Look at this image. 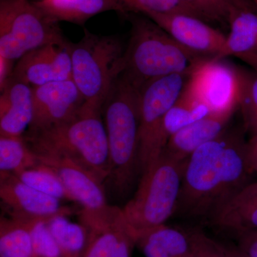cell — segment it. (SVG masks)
<instances>
[{
  "instance_id": "obj_26",
  "label": "cell",
  "mask_w": 257,
  "mask_h": 257,
  "mask_svg": "<svg viewBox=\"0 0 257 257\" xmlns=\"http://www.w3.org/2000/svg\"><path fill=\"white\" fill-rule=\"evenodd\" d=\"M124 10L125 16L153 13H178L192 15L206 21L202 13L189 0H115Z\"/></svg>"
},
{
  "instance_id": "obj_23",
  "label": "cell",
  "mask_w": 257,
  "mask_h": 257,
  "mask_svg": "<svg viewBox=\"0 0 257 257\" xmlns=\"http://www.w3.org/2000/svg\"><path fill=\"white\" fill-rule=\"evenodd\" d=\"M211 113L204 103L183 89L177 100L166 114L163 137L167 143L172 135Z\"/></svg>"
},
{
  "instance_id": "obj_5",
  "label": "cell",
  "mask_w": 257,
  "mask_h": 257,
  "mask_svg": "<svg viewBox=\"0 0 257 257\" xmlns=\"http://www.w3.org/2000/svg\"><path fill=\"white\" fill-rule=\"evenodd\" d=\"M187 160H174L162 152L142 174L135 195L121 208L136 240L175 214Z\"/></svg>"
},
{
  "instance_id": "obj_36",
  "label": "cell",
  "mask_w": 257,
  "mask_h": 257,
  "mask_svg": "<svg viewBox=\"0 0 257 257\" xmlns=\"http://www.w3.org/2000/svg\"><path fill=\"white\" fill-rule=\"evenodd\" d=\"M249 1L251 2V3H252L257 8V0H249Z\"/></svg>"
},
{
  "instance_id": "obj_30",
  "label": "cell",
  "mask_w": 257,
  "mask_h": 257,
  "mask_svg": "<svg viewBox=\"0 0 257 257\" xmlns=\"http://www.w3.org/2000/svg\"><path fill=\"white\" fill-rule=\"evenodd\" d=\"M46 221H40L31 230L34 257H62L60 248Z\"/></svg>"
},
{
  "instance_id": "obj_17",
  "label": "cell",
  "mask_w": 257,
  "mask_h": 257,
  "mask_svg": "<svg viewBox=\"0 0 257 257\" xmlns=\"http://www.w3.org/2000/svg\"><path fill=\"white\" fill-rule=\"evenodd\" d=\"M235 110L211 112L172 135L163 152L178 161H185L197 149L219 137L227 128Z\"/></svg>"
},
{
  "instance_id": "obj_35",
  "label": "cell",
  "mask_w": 257,
  "mask_h": 257,
  "mask_svg": "<svg viewBox=\"0 0 257 257\" xmlns=\"http://www.w3.org/2000/svg\"><path fill=\"white\" fill-rule=\"evenodd\" d=\"M250 157H251V164L253 172H256L257 173V156L251 155V152H250Z\"/></svg>"
},
{
  "instance_id": "obj_13",
  "label": "cell",
  "mask_w": 257,
  "mask_h": 257,
  "mask_svg": "<svg viewBox=\"0 0 257 257\" xmlns=\"http://www.w3.org/2000/svg\"><path fill=\"white\" fill-rule=\"evenodd\" d=\"M33 119L29 131L55 126L72 118L84 104L72 79L33 87Z\"/></svg>"
},
{
  "instance_id": "obj_15",
  "label": "cell",
  "mask_w": 257,
  "mask_h": 257,
  "mask_svg": "<svg viewBox=\"0 0 257 257\" xmlns=\"http://www.w3.org/2000/svg\"><path fill=\"white\" fill-rule=\"evenodd\" d=\"M35 155L37 167L55 175L83 209L97 210L108 205L103 184L82 166L57 155Z\"/></svg>"
},
{
  "instance_id": "obj_9",
  "label": "cell",
  "mask_w": 257,
  "mask_h": 257,
  "mask_svg": "<svg viewBox=\"0 0 257 257\" xmlns=\"http://www.w3.org/2000/svg\"><path fill=\"white\" fill-rule=\"evenodd\" d=\"M79 218L87 231L81 257H131L136 239L121 208L108 204L97 210L82 209Z\"/></svg>"
},
{
  "instance_id": "obj_37",
  "label": "cell",
  "mask_w": 257,
  "mask_h": 257,
  "mask_svg": "<svg viewBox=\"0 0 257 257\" xmlns=\"http://www.w3.org/2000/svg\"></svg>"
},
{
  "instance_id": "obj_16",
  "label": "cell",
  "mask_w": 257,
  "mask_h": 257,
  "mask_svg": "<svg viewBox=\"0 0 257 257\" xmlns=\"http://www.w3.org/2000/svg\"><path fill=\"white\" fill-rule=\"evenodd\" d=\"M33 114V87L10 77L1 89L0 136L23 137Z\"/></svg>"
},
{
  "instance_id": "obj_32",
  "label": "cell",
  "mask_w": 257,
  "mask_h": 257,
  "mask_svg": "<svg viewBox=\"0 0 257 257\" xmlns=\"http://www.w3.org/2000/svg\"><path fill=\"white\" fill-rule=\"evenodd\" d=\"M237 235L236 246L248 257H257V231H246Z\"/></svg>"
},
{
  "instance_id": "obj_22",
  "label": "cell",
  "mask_w": 257,
  "mask_h": 257,
  "mask_svg": "<svg viewBox=\"0 0 257 257\" xmlns=\"http://www.w3.org/2000/svg\"><path fill=\"white\" fill-rule=\"evenodd\" d=\"M37 222L2 216L0 256L34 257L31 230Z\"/></svg>"
},
{
  "instance_id": "obj_10",
  "label": "cell",
  "mask_w": 257,
  "mask_h": 257,
  "mask_svg": "<svg viewBox=\"0 0 257 257\" xmlns=\"http://www.w3.org/2000/svg\"><path fill=\"white\" fill-rule=\"evenodd\" d=\"M239 72L223 60L209 59L192 72L184 86L211 112L236 110L240 94Z\"/></svg>"
},
{
  "instance_id": "obj_11",
  "label": "cell",
  "mask_w": 257,
  "mask_h": 257,
  "mask_svg": "<svg viewBox=\"0 0 257 257\" xmlns=\"http://www.w3.org/2000/svg\"><path fill=\"white\" fill-rule=\"evenodd\" d=\"M0 198L10 217L29 221H46L72 212L60 199L32 188L13 173L0 172Z\"/></svg>"
},
{
  "instance_id": "obj_21",
  "label": "cell",
  "mask_w": 257,
  "mask_h": 257,
  "mask_svg": "<svg viewBox=\"0 0 257 257\" xmlns=\"http://www.w3.org/2000/svg\"><path fill=\"white\" fill-rule=\"evenodd\" d=\"M145 257H194L187 233L163 224L139 236Z\"/></svg>"
},
{
  "instance_id": "obj_18",
  "label": "cell",
  "mask_w": 257,
  "mask_h": 257,
  "mask_svg": "<svg viewBox=\"0 0 257 257\" xmlns=\"http://www.w3.org/2000/svg\"><path fill=\"white\" fill-rule=\"evenodd\" d=\"M218 229L236 234L257 231V182H248L210 219Z\"/></svg>"
},
{
  "instance_id": "obj_27",
  "label": "cell",
  "mask_w": 257,
  "mask_h": 257,
  "mask_svg": "<svg viewBox=\"0 0 257 257\" xmlns=\"http://www.w3.org/2000/svg\"><path fill=\"white\" fill-rule=\"evenodd\" d=\"M240 94L238 107L242 114L245 133L249 141H257V70L239 72Z\"/></svg>"
},
{
  "instance_id": "obj_19",
  "label": "cell",
  "mask_w": 257,
  "mask_h": 257,
  "mask_svg": "<svg viewBox=\"0 0 257 257\" xmlns=\"http://www.w3.org/2000/svg\"><path fill=\"white\" fill-rule=\"evenodd\" d=\"M228 24L229 35L215 60L234 56L257 70V10H238L230 17Z\"/></svg>"
},
{
  "instance_id": "obj_29",
  "label": "cell",
  "mask_w": 257,
  "mask_h": 257,
  "mask_svg": "<svg viewBox=\"0 0 257 257\" xmlns=\"http://www.w3.org/2000/svg\"><path fill=\"white\" fill-rule=\"evenodd\" d=\"M206 20L228 23L230 17L238 10H257L249 0H189Z\"/></svg>"
},
{
  "instance_id": "obj_14",
  "label": "cell",
  "mask_w": 257,
  "mask_h": 257,
  "mask_svg": "<svg viewBox=\"0 0 257 257\" xmlns=\"http://www.w3.org/2000/svg\"><path fill=\"white\" fill-rule=\"evenodd\" d=\"M146 17L184 47L209 58L216 59L224 46L226 35L197 17L178 13H153Z\"/></svg>"
},
{
  "instance_id": "obj_34",
  "label": "cell",
  "mask_w": 257,
  "mask_h": 257,
  "mask_svg": "<svg viewBox=\"0 0 257 257\" xmlns=\"http://www.w3.org/2000/svg\"><path fill=\"white\" fill-rule=\"evenodd\" d=\"M250 146V152L251 155L257 156V141H249L248 140Z\"/></svg>"
},
{
  "instance_id": "obj_33",
  "label": "cell",
  "mask_w": 257,
  "mask_h": 257,
  "mask_svg": "<svg viewBox=\"0 0 257 257\" xmlns=\"http://www.w3.org/2000/svg\"><path fill=\"white\" fill-rule=\"evenodd\" d=\"M224 246L229 257H248L237 246L224 244Z\"/></svg>"
},
{
  "instance_id": "obj_25",
  "label": "cell",
  "mask_w": 257,
  "mask_h": 257,
  "mask_svg": "<svg viewBox=\"0 0 257 257\" xmlns=\"http://www.w3.org/2000/svg\"><path fill=\"white\" fill-rule=\"evenodd\" d=\"M37 165L35 154L23 136H0V172L15 174Z\"/></svg>"
},
{
  "instance_id": "obj_7",
  "label": "cell",
  "mask_w": 257,
  "mask_h": 257,
  "mask_svg": "<svg viewBox=\"0 0 257 257\" xmlns=\"http://www.w3.org/2000/svg\"><path fill=\"white\" fill-rule=\"evenodd\" d=\"M65 41L57 23L28 0H0V57L14 63L25 54Z\"/></svg>"
},
{
  "instance_id": "obj_1",
  "label": "cell",
  "mask_w": 257,
  "mask_h": 257,
  "mask_svg": "<svg viewBox=\"0 0 257 257\" xmlns=\"http://www.w3.org/2000/svg\"><path fill=\"white\" fill-rule=\"evenodd\" d=\"M244 133L226 128L187 159L175 214L211 219L250 182L253 171Z\"/></svg>"
},
{
  "instance_id": "obj_3",
  "label": "cell",
  "mask_w": 257,
  "mask_h": 257,
  "mask_svg": "<svg viewBox=\"0 0 257 257\" xmlns=\"http://www.w3.org/2000/svg\"><path fill=\"white\" fill-rule=\"evenodd\" d=\"M128 16L132 17L131 36L125 48L123 73L138 89L166 76L191 75L201 64L211 59L184 47L145 15Z\"/></svg>"
},
{
  "instance_id": "obj_24",
  "label": "cell",
  "mask_w": 257,
  "mask_h": 257,
  "mask_svg": "<svg viewBox=\"0 0 257 257\" xmlns=\"http://www.w3.org/2000/svg\"><path fill=\"white\" fill-rule=\"evenodd\" d=\"M47 224L58 244L62 257L82 256L87 239V231L82 224L71 222L66 216H57Z\"/></svg>"
},
{
  "instance_id": "obj_6",
  "label": "cell",
  "mask_w": 257,
  "mask_h": 257,
  "mask_svg": "<svg viewBox=\"0 0 257 257\" xmlns=\"http://www.w3.org/2000/svg\"><path fill=\"white\" fill-rule=\"evenodd\" d=\"M72 79L87 104L103 109L115 83L124 71L125 49L116 36L84 30L77 43L69 42Z\"/></svg>"
},
{
  "instance_id": "obj_31",
  "label": "cell",
  "mask_w": 257,
  "mask_h": 257,
  "mask_svg": "<svg viewBox=\"0 0 257 257\" xmlns=\"http://www.w3.org/2000/svg\"><path fill=\"white\" fill-rule=\"evenodd\" d=\"M194 257H229L224 244L199 229L187 231Z\"/></svg>"
},
{
  "instance_id": "obj_4",
  "label": "cell",
  "mask_w": 257,
  "mask_h": 257,
  "mask_svg": "<svg viewBox=\"0 0 257 257\" xmlns=\"http://www.w3.org/2000/svg\"><path fill=\"white\" fill-rule=\"evenodd\" d=\"M140 89L122 73L103 106L112 188L124 197L140 173L139 157Z\"/></svg>"
},
{
  "instance_id": "obj_28",
  "label": "cell",
  "mask_w": 257,
  "mask_h": 257,
  "mask_svg": "<svg viewBox=\"0 0 257 257\" xmlns=\"http://www.w3.org/2000/svg\"><path fill=\"white\" fill-rule=\"evenodd\" d=\"M24 183L58 199L74 201L70 193L50 171L40 167L25 169L14 174Z\"/></svg>"
},
{
  "instance_id": "obj_8",
  "label": "cell",
  "mask_w": 257,
  "mask_h": 257,
  "mask_svg": "<svg viewBox=\"0 0 257 257\" xmlns=\"http://www.w3.org/2000/svg\"><path fill=\"white\" fill-rule=\"evenodd\" d=\"M189 74L153 79L140 89L139 157L140 174L157 160L167 145L163 137L166 114L183 90Z\"/></svg>"
},
{
  "instance_id": "obj_12",
  "label": "cell",
  "mask_w": 257,
  "mask_h": 257,
  "mask_svg": "<svg viewBox=\"0 0 257 257\" xmlns=\"http://www.w3.org/2000/svg\"><path fill=\"white\" fill-rule=\"evenodd\" d=\"M69 42L52 43L25 54L15 64L10 77L32 87L72 79Z\"/></svg>"
},
{
  "instance_id": "obj_20",
  "label": "cell",
  "mask_w": 257,
  "mask_h": 257,
  "mask_svg": "<svg viewBox=\"0 0 257 257\" xmlns=\"http://www.w3.org/2000/svg\"><path fill=\"white\" fill-rule=\"evenodd\" d=\"M34 4L57 23L64 21L82 25L92 17L108 11L125 15L115 0H40Z\"/></svg>"
},
{
  "instance_id": "obj_2",
  "label": "cell",
  "mask_w": 257,
  "mask_h": 257,
  "mask_svg": "<svg viewBox=\"0 0 257 257\" xmlns=\"http://www.w3.org/2000/svg\"><path fill=\"white\" fill-rule=\"evenodd\" d=\"M102 109L84 102L67 121L43 130H28L23 138L35 155L68 158L104 184L110 175V162Z\"/></svg>"
}]
</instances>
